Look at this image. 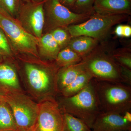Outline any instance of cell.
Here are the masks:
<instances>
[{"instance_id":"18","label":"cell","mask_w":131,"mask_h":131,"mask_svg":"<svg viewBox=\"0 0 131 131\" xmlns=\"http://www.w3.org/2000/svg\"><path fill=\"white\" fill-rule=\"evenodd\" d=\"M17 128L12 110L3 99L0 103V131H15Z\"/></svg>"},{"instance_id":"21","label":"cell","mask_w":131,"mask_h":131,"mask_svg":"<svg viewBox=\"0 0 131 131\" xmlns=\"http://www.w3.org/2000/svg\"><path fill=\"white\" fill-rule=\"evenodd\" d=\"M50 32L61 50L68 46L71 39L66 27H58Z\"/></svg>"},{"instance_id":"24","label":"cell","mask_w":131,"mask_h":131,"mask_svg":"<svg viewBox=\"0 0 131 131\" xmlns=\"http://www.w3.org/2000/svg\"><path fill=\"white\" fill-rule=\"evenodd\" d=\"M13 52L6 35L0 28V62L7 58L12 57Z\"/></svg>"},{"instance_id":"10","label":"cell","mask_w":131,"mask_h":131,"mask_svg":"<svg viewBox=\"0 0 131 131\" xmlns=\"http://www.w3.org/2000/svg\"><path fill=\"white\" fill-rule=\"evenodd\" d=\"M37 131H63V113L56 99L38 103Z\"/></svg>"},{"instance_id":"33","label":"cell","mask_w":131,"mask_h":131,"mask_svg":"<svg viewBox=\"0 0 131 131\" xmlns=\"http://www.w3.org/2000/svg\"></svg>"},{"instance_id":"1","label":"cell","mask_w":131,"mask_h":131,"mask_svg":"<svg viewBox=\"0 0 131 131\" xmlns=\"http://www.w3.org/2000/svg\"><path fill=\"white\" fill-rule=\"evenodd\" d=\"M56 101L62 112L81 120L91 130L96 117L102 112L93 79L77 94L69 97L61 95Z\"/></svg>"},{"instance_id":"26","label":"cell","mask_w":131,"mask_h":131,"mask_svg":"<svg viewBox=\"0 0 131 131\" xmlns=\"http://www.w3.org/2000/svg\"><path fill=\"white\" fill-rule=\"evenodd\" d=\"M62 4L71 10L74 4L75 0H59Z\"/></svg>"},{"instance_id":"8","label":"cell","mask_w":131,"mask_h":131,"mask_svg":"<svg viewBox=\"0 0 131 131\" xmlns=\"http://www.w3.org/2000/svg\"><path fill=\"white\" fill-rule=\"evenodd\" d=\"M44 9L45 26H46L49 32L58 27H67L82 23L93 14L76 13L62 4L59 0H46Z\"/></svg>"},{"instance_id":"22","label":"cell","mask_w":131,"mask_h":131,"mask_svg":"<svg viewBox=\"0 0 131 131\" xmlns=\"http://www.w3.org/2000/svg\"><path fill=\"white\" fill-rule=\"evenodd\" d=\"M24 0H0V9L16 19Z\"/></svg>"},{"instance_id":"28","label":"cell","mask_w":131,"mask_h":131,"mask_svg":"<svg viewBox=\"0 0 131 131\" xmlns=\"http://www.w3.org/2000/svg\"><path fill=\"white\" fill-rule=\"evenodd\" d=\"M123 25H119L116 27L115 31V34L118 37H123Z\"/></svg>"},{"instance_id":"32","label":"cell","mask_w":131,"mask_h":131,"mask_svg":"<svg viewBox=\"0 0 131 131\" xmlns=\"http://www.w3.org/2000/svg\"><path fill=\"white\" fill-rule=\"evenodd\" d=\"M125 131H131V130Z\"/></svg>"},{"instance_id":"13","label":"cell","mask_w":131,"mask_h":131,"mask_svg":"<svg viewBox=\"0 0 131 131\" xmlns=\"http://www.w3.org/2000/svg\"><path fill=\"white\" fill-rule=\"evenodd\" d=\"M131 0H95V13L105 15H130Z\"/></svg>"},{"instance_id":"25","label":"cell","mask_w":131,"mask_h":131,"mask_svg":"<svg viewBox=\"0 0 131 131\" xmlns=\"http://www.w3.org/2000/svg\"><path fill=\"white\" fill-rule=\"evenodd\" d=\"M112 57L121 66L131 70V56L130 53L118 52H115Z\"/></svg>"},{"instance_id":"31","label":"cell","mask_w":131,"mask_h":131,"mask_svg":"<svg viewBox=\"0 0 131 131\" xmlns=\"http://www.w3.org/2000/svg\"></svg>"},{"instance_id":"9","label":"cell","mask_w":131,"mask_h":131,"mask_svg":"<svg viewBox=\"0 0 131 131\" xmlns=\"http://www.w3.org/2000/svg\"><path fill=\"white\" fill-rule=\"evenodd\" d=\"M44 2L24 0L16 18L27 31L38 39L45 28Z\"/></svg>"},{"instance_id":"23","label":"cell","mask_w":131,"mask_h":131,"mask_svg":"<svg viewBox=\"0 0 131 131\" xmlns=\"http://www.w3.org/2000/svg\"><path fill=\"white\" fill-rule=\"evenodd\" d=\"M95 0H75L71 11L79 14H93Z\"/></svg>"},{"instance_id":"11","label":"cell","mask_w":131,"mask_h":131,"mask_svg":"<svg viewBox=\"0 0 131 131\" xmlns=\"http://www.w3.org/2000/svg\"><path fill=\"white\" fill-rule=\"evenodd\" d=\"M91 130H131V112L123 113L102 112L96 117Z\"/></svg>"},{"instance_id":"16","label":"cell","mask_w":131,"mask_h":131,"mask_svg":"<svg viewBox=\"0 0 131 131\" xmlns=\"http://www.w3.org/2000/svg\"><path fill=\"white\" fill-rule=\"evenodd\" d=\"M98 40L86 36L71 38L67 47L84 58L93 51L98 43Z\"/></svg>"},{"instance_id":"2","label":"cell","mask_w":131,"mask_h":131,"mask_svg":"<svg viewBox=\"0 0 131 131\" xmlns=\"http://www.w3.org/2000/svg\"><path fill=\"white\" fill-rule=\"evenodd\" d=\"M59 68L56 64L40 65L30 62L25 63L27 83L33 95L41 98L40 101L56 99L58 94L57 75Z\"/></svg>"},{"instance_id":"17","label":"cell","mask_w":131,"mask_h":131,"mask_svg":"<svg viewBox=\"0 0 131 131\" xmlns=\"http://www.w3.org/2000/svg\"><path fill=\"white\" fill-rule=\"evenodd\" d=\"M93 79L91 74L85 68V69L79 74L69 85L59 94L64 97L73 96L82 90Z\"/></svg>"},{"instance_id":"5","label":"cell","mask_w":131,"mask_h":131,"mask_svg":"<svg viewBox=\"0 0 131 131\" xmlns=\"http://www.w3.org/2000/svg\"><path fill=\"white\" fill-rule=\"evenodd\" d=\"M127 16V15H105L94 13L85 21L66 28L71 38L86 36L98 40L106 36L113 26L124 21Z\"/></svg>"},{"instance_id":"3","label":"cell","mask_w":131,"mask_h":131,"mask_svg":"<svg viewBox=\"0 0 131 131\" xmlns=\"http://www.w3.org/2000/svg\"><path fill=\"white\" fill-rule=\"evenodd\" d=\"M102 112L125 113L131 112V86L123 83L93 79Z\"/></svg>"},{"instance_id":"7","label":"cell","mask_w":131,"mask_h":131,"mask_svg":"<svg viewBox=\"0 0 131 131\" xmlns=\"http://www.w3.org/2000/svg\"><path fill=\"white\" fill-rule=\"evenodd\" d=\"M12 110L17 127L23 130L32 128L36 124L38 103L24 93H15L3 97Z\"/></svg>"},{"instance_id":"4","label":"cell","mask_w":131,"mask_h":131,"mask_svg":"<svg viewBox=\"0 0 131 131\" xmlns=\"http://www.w3.org/2000/svg\"><path fill=\"white\" fill-rule=\"evenodd\" d=\"M0 28L6 35L13 51L39 58L38 38L27 31L16 19L1 9Z\"/></svg>"},{"instance_id":"12","label":"cell","mask_w":131,"mask_h":131,"mask_svg":"<svg viewBox=\"0 0 131 131\" xmlns=\"http://www.w3.org/2000/svg\"><path fill=\"white\" fill-rule=\"evenodd\" d=\"M23 93L16 69L7 62H0V96Z\"/></svg>"},{"instance_id":"30","label":"cell","mask_w":131,"mask_h":131,"mask_svg":"<svg viewBox=\"0 0 131 131\" xmlns=\"http://www.w3.org/2000/svg\"><path fill=\"white\" fill-rule=\"evenodd\" d=\"M3 99V98L2 96H0V103H1Z\"/></svg>"},{"instance_id":"29","label":"cell","mask_w":131,"mask_h":131,"mask_svg":"<svg viewBox=\"0 0 131 131\" xmlns=\"http://www.w3.org/2000/svg\"><path fill=\"white\" fill-rule=\"evenodd\" d=\"M31 1L35 2H45L46 0H31Z\"/></svg>"},{"instance_id":"20","label":"cell","mask_w":131,"mask_h":131,"mask_svg":"<svg viewBox=\"0 0 131 131\" xmlns=\"http://www.w3.org/2000/svg\"><path fill=\"white\" fill-rule=\"evenodd\" d=\"M63 131H91V129L81 120L69 114L63 112Z\"/></svg>"},{"instance_id":"27","label":"cell","mask_w":131,"mask_h":131,"mask_svg":"<svg viewBox=\"0 0 131 131\" xmlns=\"http://www.w3.org/2000/svg\"><path fill=\"white\" fill-rule=\"evenodd\" d=\"M131 35V27L128 25H123V37L128 38Z\"/></svg>"},{"instance_id":"15","label":"cell","mask_w":131,"mask_h":131,"mask_svg":"<svg viewBox=\"0 0 131 131\" xmlns=\"http://www.w3.org/2000/svg\"><path fill=\"white\" fill-rule=\"evenodd\" d=\"M38 39V52L39 57H42L49 61H55L61 49L50 32L46 33Z\"/></svg>"},{"instance_id":"14","label":"cell","mask_w":131,"mask_h":131,"mask_svg":"<svg viewBox=\"0 0 131 131\" xmlns=\"http://www.w3.org/2000/svg\"><path fill=\"white\" fill-rule=\"evenodd\" d=\"M85 69L82 61L78 63L59 69L57 75V84L59 93Z\"/></svg>"},{"instance_id":"19","label":"cell","mask_w":131,"mask_h":131,"mask_svg":"<svg viewBox=\"0 0 131 131\" xmlns=\"http://www.w3.org/2000/svg\"><path fill=\"white\" fill-rule=\"evenodd\" d=\"M82 58L69 47L61 49L55 60L56 64L59 68L74 65L80 62Z\"/></svg>"},{"instance_id":"6","label":"cell","mask_w":131,"mask_h":131,"mask_svg":"<svg viewBox=\"0 0 131 131\" xmlns=\"http://www.w3.org/2000/svg\"><path fill=\"white\" fill-rule=\"evenodd\" d=\"M84 68L93 78L100 81L124 82L121 68L112 56L91 52L82 60Z\"/></svg>"}]
</instances>
